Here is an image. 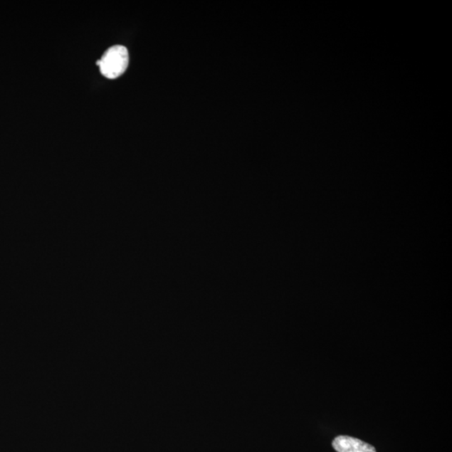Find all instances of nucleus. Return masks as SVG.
Returning <instances> with one entry per match:
<instances>
[{
  "instance_id": "f257e3e1",
  "label": "nucleus",
  "mask_w": 452,
  "mask_h": 452,
  "mask_svg": "<svg viewBox=\"0 0 452 452\" xmlns=\"http://www.w3.org/2000/svg\"><path fill=\"white\" fill-rule=\"evenodd\" d=\"M128 63H130V55L125 46H114L109 48L102 57L97 61L101 73L108 79H116L125 73Z\"/></svg>"
},
{
  "instance_id": "f03ea898",
  "label": "nucleus",
  "mask_w": 452,
  "mask_h": 452,
  "mask_svg": "<svg viewBox=\"0 0 452 452\" xmlns=\"http://www.w3.org/2000/svg\"><path fill=\"white\" fill-rule=\"evenodd\" d=\"M337 452H377L372 445L349 436H339L332 442Z\"/></svg>"
}]
</instances>
